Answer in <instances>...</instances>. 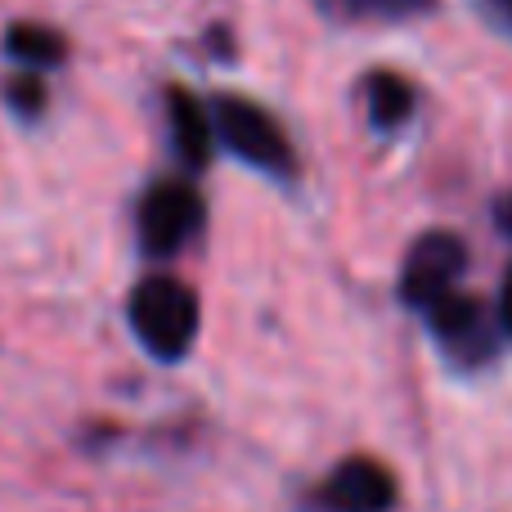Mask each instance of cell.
Returning a JSON list of instances; mask_svg holds the SVG:
<instances>
[{"mask_svg": "<svg viewBox=\"0 0 512 512\" xmlns=\"http://www.w3.org/2000/svg\"><path fill=\"white\" fill-rule=\"evenodd\" d=\"M126 324H131L135 342L158 364H180L198 342L203 306H198V292L185 279H176V274H149L126 297Z\"/></svg>", "mask_w": 512, "mask_h": 512, "instance_id": "obj_1", "label": "cell"}, {"mask_svg": "<svg viewBox=\"0 0 512 512\" xmlns=\"http://www.w3.org/2000/svg\"><path fill=\"white\" fill-rule=\"evenodd\" d=\"M212 126H216V144L230 149L239 162H248L252 171L274 180H292L297 176V153L292 140L274 113H265L256 99L248 95H212Z\"/></svg>", "mask_w": 512, "mask_h": 512, "instance_id": "obj_2", "label": "cell"}, {"mask_svg": "<svg viewBox=\"0 0 512 512\" xmlns=\"http://www.w3.org/2000/svg\"><path fill=\"white\" fill-rule=\"evenodd\" d=\"M207 203L189 176L153 180L135 207V239L149 261H176L189 243L203 234Z\"/></svg>", "mask_w": 512, "mask_h": 512, "instance_id": "obj_3", "label": "cell"}, {"mask_svg": "<svg viewBox=\"0 0 512 512\" xmlns=\"http://www.w3.org/2000/svg\"><path fill=\"white\" fill-rule=\"evenodd\" d=\"M463 265H468V248L459 234L432 230L409 248L405 270H400V301L414 310H432L441 297H450L459 283Z\"/></svg>", "mask_w": 512, "mask_h": 512, "instance_id": "obj_4", "label": "cell"}, {"mask_svg": "<svg viewBox=\"0 0 512 512\" xmlns=\"http://www.w3.org/2000/svg\"><path fill=\"white\" fill-rule=\"evenodd\" d=\"M315 512H391L396 504V477L378 459H342L315 490Z\"/></svg>", "mask_w": 512, "mask_h": 512, "instance_id": "obj_5", "label": "cell"}, {"mask_svg": "<svg viewBox=\"0 0 512 512\" xmlns=\"http://www.w3.org/2000/svg\"><path fill=\"white\" fill-rule=\"evenodd\" d=\"M423 315H427V324H432L441 351L450 355L454 364H486L490 355H495V324L486 319L481 301L450 292V297H441L432 310H423Z\"/></svg>", "mask_w": 512, "mask_h": 512, "instance_id": "obj_6", "label": "cell"}, {"mask_svg": "<svg viewBox=\"0 0 512 512\" xmlns=\"http://www.w3.org/2000/svg\"><path fill=\"white\" fill-rule=\"evenodd\" d=\"M162 113H167L171 153H176V162L185 167V176H198V171L212 167V153L221 149V144H216V126H212V108L189 86H167Z\"/></svg>", "mask_w": 512, "mask_h": 512, "instance_id": "obj_7", "label": "cell"}, {"mask_svg": "<svg viewBox=\"0 0 512 512\" xmlns=\"http://www.w3.org/2000/svg\"><path fill=\"white\" fill-rule=\"evenodd\" d=\"M5 59L27 72H54L68 59V36L50 23H9L5 41H0Z\"/></svg>", "mask_w": 512, "mask_h": 512, "instance_id": "obj_8", "label": "cell"}, {"mask_svg": "<svg viewBox=\"0 0 512 512\" xmlns=\"http://www.w3.org/2000/svg\"><path fill=\"white\" fill-rule=\"evenodd\" d=\"M364 104H369V122L373 131H400L414 117V86L400 72H369L364 81Z\"/></svg>", "mask_w": 512, "mask_h": 512, "instance_id": "obj_9", "label": "cell"}, {"mask_svg": "<svg viewBox=\"0 0 512 512\" xmlns=\"http://www.w3.org/2000/svg\"><path fill=\"white\" fill-rule=\"evenodd\" d=\"M0 95H5L9 113H18L23 122H36V117L45 113V104H50V90H45V72H27V68H18L14 77L0 81Z\"/></svg>", "mask_w": 512, "mask_h": 512, "instance_id": "obj_10", "label": "cell"}, {"mask_svg": "<svg viewBox=\"0 0 512 512\" xmlns=\"http://www.w3.org/2000/svg\"><path fill=\"white\" fill-rule=\"evenodd\" d=\"M346 5L360 9V14H378V18H409V14L432 9V0H346Z\"/></svg>", "mask_w": 512, "mask_h": 512, "instance_id": "obj_11", "label": "cell"}, {"mask_svg": "<svg viewBox=\"0 0 512 512\" xmlns=\"http://www.w3.org/2000/svg\"><path fill=\"white\" fill-rule=\"evenodd\" d=\"M499 328H504V337H512V270L504 279V292H499Z\"/></svg>", "mask_w": 512, "mask_h": 512, "instance_id": "obj_12", "label": "cell"}, {"mask_svg": "<svg viewBox=\"0 0 512 512\" xmlns=\"http://www.w3.org/2000/svg\"><path fill=\"white\" fill-rule=\"evenodd\" d=\"M495 221H499V230L512 239V194L508 198H499V207H495Z\"/></svg>", "mask_w": 512, "mask_h": 512, "instance_id": "obj_13", "label": "cell"}, {"mask_svg": "<svg viewBox=\"0 0 512 512\" xmlns=\"http://www.w3.org/2000/svg\"><path fill=\"white\" fill-rule=\"evenodd\" d=\"M490 5H495V9H499V14H504V18H508V23H512V0H490Z\"/></svg>", "mask_w": 512, "mask_h": 512, "instance_id": "obj_14", "label": "cell"}]
</instances>
